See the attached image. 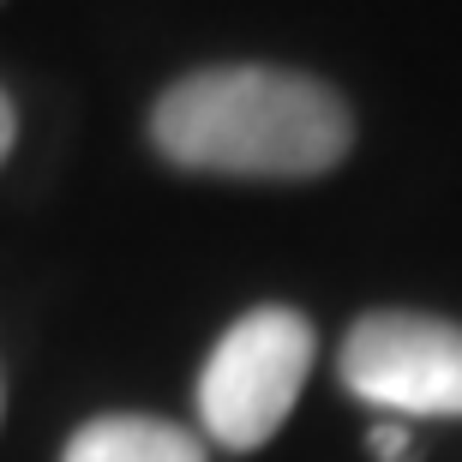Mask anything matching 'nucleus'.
I'll use <instances>...</instances> for the list:
<instances>
[{
	"label": "nucleus",
	"mask_w": 462,
	"mask_h": 462,
	"mask_svg": "<svg viewBox=\"0 0 462 462\" xmlns=\"http://www.w3.org/2000/svg\"><path fill=\"white\" fill-rule=\"evenodd\" d=\"M151 138L174 169L240 180H307L343 162V97L289 67H205L174 79L151 108Z\"/></svg>",
	"instance_id": "nucleus-1"
},
{
	"label": "nucleus",
	"mask_w": 462,
	"mask_h": 462,
	"mask_svg": "<svg viewBox=\"0 0 462 462\" xmlns=\"http://www.w3.org/2000/svg\"><path fill=\"white\" fill-rule=\"evenodd\" d=\"M312 373V325L294 307H253L223 330L199 373V420L223 450H258Z\"/></svg>",
	"instance_id": "nucleus-2"
},
{
	"label": "nucleus",
	"mask_w": 462,
	"mask_h": 462,
	"mask_svg": "<svg viewBox=\"0 0 462 462\" xmlns=\"http://www.w3.org/2000/svg\"><path fill=\"white\" fill-rule=\"evenodd\" d=\"M343 384L396 420H462V325L427 312H366L337 355Z\"/></svg>",
	"instance_id": "nucleus-3"
},
{
	"label": "nucleus",
	"mask_w": 462,
	"mask_h": 462,
	"mask_svg": "<svg viewBox=\"0 0 462 462\" xmlns=\"http://www.w3.org/2000/svg\"><path fill=\"white\" fill-rule=\"evenodd\" d=\"M60 462H205V445L174 420L151 414H103L67 439Z\"/></svg>",
	"instance_id": "nucleus-4"
},
{
	"label": "nucleus",
	"mask_w": 462,
	"mask_h": 462,
	"mask_svg": "<svg viewBox=\"0 0 462 462\" xmlns=\"http://www.w3.org/2000/svg\"><path fill=\"white\" fill-rule=\"evenodd\" d=\"M373 450H378V462H414L409 420H378L373 427Z\"/></svg>",
	"instance_id": "nucleus-5"
},
{
	"label": "nucleus",
	"mask_w": 462,
	"mask_h": 462,
	"mask_svg": "<svg viewBox=\"0 0 462 462\" xmlns=\"http://www.w3.org/2000/svg\"><path fill=\"white\" fill-rule=\"evenodd\" d=\"M13 138H18V115H13V97L0 90V162H6V151H13Z\"/></svg>",
	"instance_id": "nucleus-6"
}]
</instances>
